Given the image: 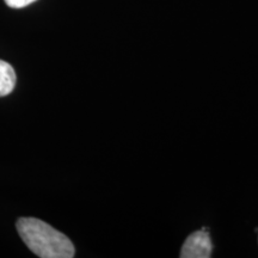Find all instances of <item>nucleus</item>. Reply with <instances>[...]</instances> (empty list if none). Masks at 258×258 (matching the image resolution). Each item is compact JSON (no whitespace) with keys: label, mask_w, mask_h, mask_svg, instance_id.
I'll list each match as a JSON object with an SVG mask.
<instances>
[{"label":"nucleus","mask_w":258,"mask_h":258,"mask_svg":"<svg viewBox=\"0 0 258 258\" xmlns=\"http://www.w3.org/2000/svg\"><path fill=\"white\" fill-rule=\"evenodd\" d=\"M18 234L24 244L41 258H72L74 245L63 233L36 218H21L17 224Z\"/></svg>","instance_id":"nucleus-1"},{"label":"nucleus","mask_w":258,"mask_h":258,"mask_svg":"<svg viewBox=\"0 0 258 258\" xmlns=\"http://www.w3.org/2000/svg\"><path fill=\"white\" fill-rule=\"evenodd\" d=\"M213 244L207 228L194 232L186 238L179 256L182 258H209L212 256Z\"/></svg>","instance_id":"nucleus-2"},{"label":"nucleus","mask_w":258,"mask_h":258,"mask_svg":"<svg viewBox=\"0 0 258 258\" xmlns=\"http://www.w3.org/2000/svg\"><path fill=\"white\" fill-rule=\"evenodd\" d=\"M16 72L6 61L0 60V97H5L14 91L16 86Z\"/></svg>","instance_id":"nucleus-3"},{"label":"nucleus","mask_w":258,"mask_h":258,"mask_svg":"<svg viewBox=\"0 0 258 258\" xmlns=\"http://www.w3.org/2000/svg\"><path fill=\"white\" fill-rule=\"evenodd\" d=\"M35 2H36V0H5L6 5H8L9 8H12V9L25 8V6L30 5Z\"/></svg>","instance_id":"nucleus-4"}]
</instances>
